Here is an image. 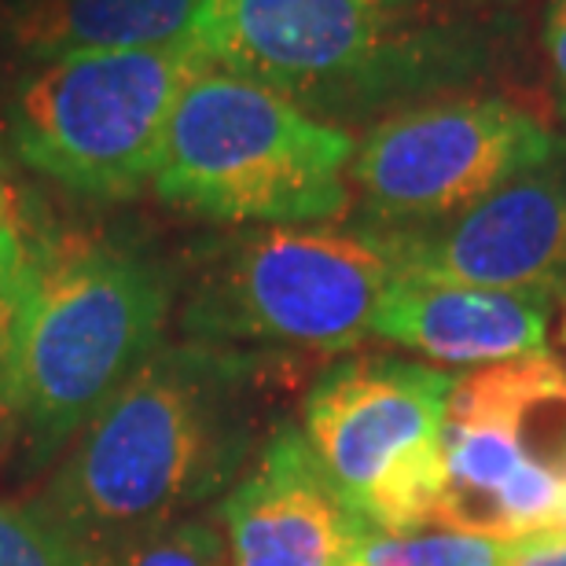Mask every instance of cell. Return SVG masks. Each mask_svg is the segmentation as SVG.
<instances>
[{
	"label": "cell",
	"mask_w": 566,
	"mask_h": 566,
	"mask_svg": "<svg viewBox=\"0 0 566 566\" xmlns=\"http://www.w3.org/2000/svg\"><path fill=\"white\" fill-rule=\"evenodd\" d=\"M265 360L163 343L77 430L38 512L96 559L229 493L258 438Z\"/></svg>",
	"instance_id": "1"
},
{
	"label": "cell",
	"mask_w": 566,
	"mask_h": 566,
	"mask_svg": "<svg viewBox=\"0 0 566 566\" xmlns=\"http://www.w3.org/2000/svg\"><path fill=\"white\" fill-rule=\"evenodd\" d=\"M174 283L133 243L60 232L22 251L8 427L33 463L66 449L163 346Z\"/></svg>",
	"instance_id": "2"
},
{
	"label": "cell",
	"mask_w": 566,
	"mask_h": 566,
	"mask_svg": "<svg viewBox=\"0 0 566 566\" xmlns=\"http://www.w3.org/2000/svg\"><path fill=\"white\" fill-rule=\"evenodd\" d=\"M196 52L316 111L412 107L471 82L485 44L430 0H210Z\"/></svg>",
	"instance_id": "3"
},
{
	"label": "cell",
	"mask_w": 566,
	"mask_h": 566,
	"mask_svg": "<svg viewBox=\"0 0 566 566\" xmlns=\"http://www.w3.org/2000/svg\"><path fill=\"white\" fill-rule=\"evenodd\" d=\"M354 133L254 77L202 63L180 88L151 188L221 224H327L354 202Z\"/></svg>",
	"instance_id": "4"
},
{
	"label": "cell",
	"mask_w": 566,
	"mask_h": 566,
	"mask_svg": "<svg viewBox=\"0 0 566 566\" xmlns=\"http://www.w3.org/2000/svg\"><path fill=\"white\" fill-rule=\"evenodd\" d=\"M390 251L371 229L280 224L224 243L199 269L185 338L287 360L349 354L394 283Z\"/></svg>",
	"instance_id": "5"
},
{
	"label": "cell",
	"mask_w": 566,
	"mask_h": 566,
	"mask_svg": "<svg viewBox=\"0 0 566 566\" xmlns=\"http://www.w3.org/2000/svg\"><path fill=\"white\" fill-rule=\"evenodd\" d=\"M438 526L526 545L556 541L566 504V368L530 354L452 379Z\"/></svg>",
	"instance_id": "6"
},
{
	"label": "cell",
	"mask_w": 566,
	"mask_h": 566,
	"mask_svg": "<svg viewBox=\"0 0 566 566\" xmlns=\"http://www.w3.org/2000/svg\"><path fill=\"white\" fill-rule=\"evenodd\" d=\"M202 63L191 49L55 55L22 82L8 140L66 191L133 199L151 185L166 122Z\"/></svg>",
	"instance_id": "7"
},
{
	"label": "cell",
	"mask_w": 566,
	"mask_h": 566,
	"mask_svg": "<svg viewBox=\"0 0 566 566\" xmlns=\"http://www.w3.org/2000/svg\"><path fill=\"white\" fill-rule=\"evenodd\" d=\"M452 379L409 357L332 360L302 401V434L357 515L390 537L434 526Z\"/></svg>",
	"instance_id": "8"
},
{
	"label": "cell",
	"mask_w": 566,
	"mask_h": 566,
	"mask_svg": "<svg viewBox=\"0 0 566 566\" xmlns=\"http://www.w3.org/2000/svg\"><path fill=\"white\" fill-rule=\"evenodd\" d=\"M566 151L545 118L504 96H438L390 111L354 147L349 191L371 232L423 229Z\"/></svg>",
	"instance_id": "9"
},
{
	"label": "cell",
	"mask_w": 566,
	"mask_h": 566,
	"mask_svg": "<svg viewBox=\"0 0 566 566\" xmlns=\"http://www.w3.org/2000/svg\"><path fill=\"white\" fill-rule=\"evenodd\" d=\"M376 235L398 276L559 298L566 291V151L457 218Z\"/></svg>",
	"instance_id": "10"
},
{
	"label": "cell",
	"mask_w": 566,
	"mask_h": 566,
	"mask_svg": "<svg viewBox=\"0 0 566 566\" xmlns=\"http://www.w3.org/2000/svg\"><path fill=\"white\" fill-rule=\"evenodd\" d=\"M232 566H343L376 534L316 460L302 427H280L218 507Z\"/></svg>",
	"instance_id": "11"
},
{
	"label": "cell",
	"mask_w": 566,
	"mask_h": 566,
	"mask_svg": "<svg viewBox=\"0 0 566 566\" xmlns=\"http://www.w3.org/2000/svg\"><path fill=\"white\" fill-rule=\"evenodd\" d=\"M552 302L545 294L394 276L371 321V338L438 365L485 368L545 354Z\"/></svg>",
	"instance_id": "12"
},
{
	"label": "cell",
	"mask_w": 566,
	"mask_h": 566,
	"mask_svg": "<svg viewBox=\"0 0 566 566\" xmlns=\"http://www.w3.org/2000/svg\"><path fill=\"white\" fill-rule=\"evenodd\" d=\"M210 0H33L15 41L41 60L71 52L191 49Z\"/></svg>",
	"instance_id": "13"
},
{
	"label": "cell",
	"mask_w": 566,
	"mask_h": 566,
	"mask_svg": "<svg viewBox=\"0 0 566 566\" xmlns=\"http://www.w3.org/2000/svg\"><path fill=\"white\" fill-rule=\"evenodd\" d=\"M93 566H232L221 518L185 515L96 556Z\"/></svg>",
	"instance_id": "14"
},
{
	"label": "cell",
	"mask_w": 566,
	"mask_h": 566,
	"mask_svg": "<svg viewBox=\"0 0 566 566\" xmlns=\"http://www.w3.org/2000/svg\"><path fill=\"white\" fill-rule=\"evenodd\" d=\"M515 545L468 537V534H430V537H390L371 534L343 566H504Z\"/></svg>",
	"instance_id": "15"
},
{
	"label": "cell",
	"mask_w": 566,
	"mask_h": 566,
	"mask_svg": "<svg viewBox=\"0 0 566 566\" xmlns=\"http://www.w3.org/2000/svg\"><path fill=\"white\" fill-rule=\"evenodd\" d=\"M0 566H93V559L38 507L0 504Z\"/></svg>",
	"instance_id": "16"
},
{
	"label": "cell",
	"mask_w": 566,
	"mask_h": 566,
	"mask_svg": "<svg viewBox=\"0 0 566 566\" xmlns=\"http://www.w3.org/2000/svg\"><path fill=\"white\" fill-rule=\"evenodd\" d=\"M22 240L19 224L0 232V427H8L11 365H15V324H19V287H22Z\"/></svg>",
	"instance_id": "17"
},
{
	"label": "cell",
	"mask_w": 566,
	"mask_h": 566,
	"mask_svg": "<svg viewBox=\"0 0 566 566\" xmlns=\"http://www.w3.org/2000/svg\"><path fill=\"white\" fill-rule=\"evenodd\" d=\"M541 49H545L552 99L559 118H566V0H548L541 15Z\"/></svg>",
	"instance_id": "18"
},
{
	"label": "cell",
	"mask_w": 566,
	"mask_h": 566,
	"mask_svg": "<svg viewBox=\"0 0 566 566\" xmlns=\"http://www.w3.org/2000/svg\"><path fill=\"white\" fill-rule=\"evenodd\" d=\"M504 566H566V541H526L515 545Z\"/></svg>",
	"instance_id": "19"
},
{
	"label": "cell",
	"mask_w": 566,
	"mask_h": 566,
	"mask_svg": "<svg viewBox=\"0 0 566 566\" xmlns=\"http://www.w3.org/2000/svg\"><path fill=\"white\" fill-rule=\"evenodd\" d=\"M11 224H19V221H15V210H11V199H8L4 185H0V232L11 229Z\"/></svg>",
	"instance_id": "20"
},
{
	"label": "cell",
	"mask_w": 566,
	"mask_h": 566,
	"mask_svg": "<svg viewBox=\"0 0 566 566\" xmlns=\"http://www.w3.org/2000/svg\"><path fill=\"white\" fill-rule=\"evenodd\" d=\"M556 541H566V504H563V518H559V534H556Z\"/></svg>",
	"instance_id": "21"
},
{
	"label": "cell",
	"mask_w": 566,
	"mask_h": 566,
	"mask_svg": "<svg viewBox=\"0 0 566 566\" xmlns=\"http://www.w3.org/2000/svg\"><path fill=\"white\" fill-rule=\"evenodd\" d=\"M563 343H566V305H563Z\"/></svg>",
	"instance_id": "22"
}]
</instances>
